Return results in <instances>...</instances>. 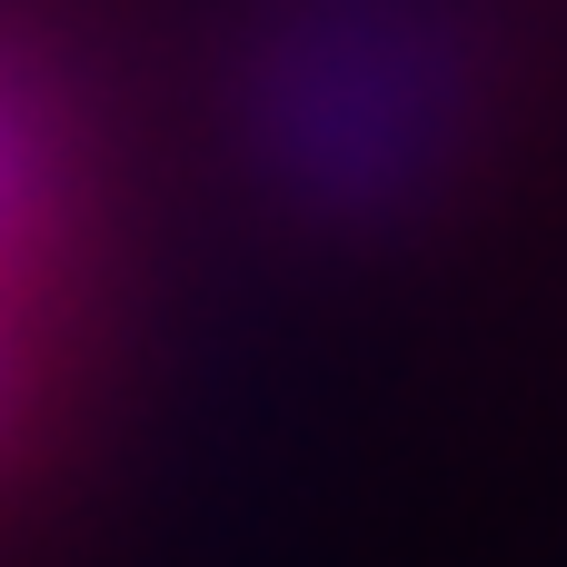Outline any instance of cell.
Listing matches in <instances>:
<instances>
[{
	"label": "cell",
	"instance_id": "1",
	"mask_svg": "<svg viewBox=\"0 0 567 567\" xmlns=\"http://www.w3.org/2000/svg\"><path fill=\"white\" fill-rule=\"evenodd\" d=\"M70 269H80L70 130L50 90L20 70V50H0V468L50 409L70 349Z\"/></svg>",
	"mask_w": 567,
	"mask_h": 567
}]
</instances>
